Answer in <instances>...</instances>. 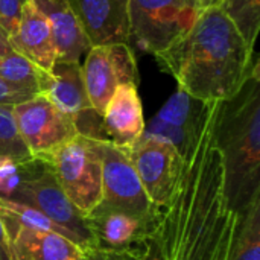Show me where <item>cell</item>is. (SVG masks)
Instances as JSON below:
<instances>
[{
	"instance_id": "484cf974",
	"label": "cell",
	"mask_w": 260,
	"mask_h": 260,
	"mask_svg": "<svg viewBox=\"0 0 260 260\" xmlns=\"http://www.w3.org/2000/svg\"><path fill=\"white\" fill-rule=\"evenodd\" d=\"M35 96L34 93L24 91L21 88H17L15 85L6 82L0 78V105H17L20 102H24Z\"/></svg>"
},
{
	"instance_id": "ac0fdd59",
	"label": "cell",
	"mask_w": 260,
	"mask_h": 260,
	"mask_svg": "<svg viewBox=\"0 0 260 260\" xmlns=\"http://www.w3.org/2000/svg\"><path fill=\"white\" fill-rule=\"evenodd\" d=\"M46 17L56 49V62L79 61L90 44L73 15L69 0H32Z\"/></svg>"
},
{
	"instance_id": "83f0119b",
	"label": "cell",
	"mask_w": 260,
	"mask_h": 260,
	"mask_svg": "<svg viewBox=\"0 0 260 260\" xmlns=\"http://www.w3.org/2000/svg\"><path fill=\"white\" fill-rule=\"evenodd\" d=\"M139 260H161L160 253H158V248H157V245H155V242L152 239H148L146 241L145 251H143L142 257Z\"/></svg>"
},
{
	"instance_id": "9a60e30c",
	"label": "cell",
	"mask_w": 260,
	"mask_h": 260,
	"mask_svg": "<svg viewBox=\"0 0 260 260\" xmlns=\"http://www.w3.org/2000/svg\"><path fill=\"white\" fill-rule=\"evenodd\" d=\"M87 218L88 227L104 248H128L152 238L158 222H149L131 213L98 206Z\"/></svg>"
},
{
	"instance_id": "7402d4cb",
	"label": "cell",
	"mask_w": 260,
	"mask_h": 260,
	"mask_svg": "<svg viewBox=\"0 0 260 260\" xmlns=\"http://www.w3.org/2000/svg\"><path fill=\"white\" fill-rule=\"evenodd\" d=\"M0 157H9L21 163L34 160L18 133L12 105H0Z\"/></svg>"
},
{
	"instance_id": "5bb4252c",
	"label": "cell",
	"mask_w": 260,
	"mask_h": 260,
	"mask_svg": "<svg viewBox=\"0 0 260 260\" xmlns=\"http://www.w3.org/2000/svg\"><path fill=\"white\" fill-rule=\"evenodd\" d=\"M143 107L137 84H120L110 98L104 114L102 129L105 139L119 148H131L145 133Z\"/></svg>"
},
{
	"instance_id": "603a6c76",
	"label": "cell",
	"mask_w": 260,
	"mask_h": 260,
	"mask_svg": "<svg viewBox=\"0 0 260 260\" xmlns=\"http://www.w3.org/2000/svg\"><path fill=\"white\" fill-rule=\"evenodd\" d=\"M35 158L26 163L12 160L9 157H0V198L11 200L20 183L29 175Z\"/></svg>"
},
{
	"instance_id": "f1b7e54d",
	"label": "cell",
	"mask_w": 260,
	"mask_h": 260,
	"mask_svg": "<svg viewBox=\"0 0 260 260\" xmlns=\"http://www.w3.org/2000/svg\"><path fill=\"white\" fill-rule=\"evenodd\" d=\"M11 50H12V47H11V44H9V37H8V34L0 27V56L9 53Z\"/></svg>"
},
{
	"instance_id": "2e32d148",
	"label": "cell",
	"mask_w": 260,
	"mask_h": 260,
	"mask_svg": "<svg viewBox=\"0 0 260 260\" xmlns=\"http://www.w3.org/2000/svg\"><path fill=\"white\" fill-rule=\"evenodd\" d=\"M12 260H79L84 250L52 232L3 222Z\"/></svg>"
},
{
	"instance_id": "7c38bea8",
	"label": "cell",
	"mask_w": 260,
	"mask_h": 260,
	"mask_svg": "<svg viewBox=\"0 0 260 260\" xmlns=\"http://www.w3.org/2000/svg\"><path fill=\"white\" fill-rule=\"evenodd\" d=\"M81 69L88 101L101 117L120 84L139 81L137 61L129 44L90 47Z\"/></svg>"
},
{
	"instance_id": "ffe728a7",
	"label": "cell",
	"mask_w": 260,
	"mask_h": 260,
	"mask_svg": "<svg viewBox=\"0 0 260 260\" xmlns=\"http://www.w3.org/2000/svg\"><path fill=\"white\" fill-rule=\"evenodd\" d=\"M216 8L233 23L245 43L254 49L260 29V0H219Z\"/></svg>"
},
{
	"instance_id": "30bf717a",
	"label": "cell",
	"mask_w": 260,
	"mask_h": 260,
	"mask_svg": "<svg viewBox=\"0 0 260 260\" xmlns=\"http://www.w3.org/2000/svg\"><path fill=\"white\" fill-rule=\"evenodd\" d=\"M38 94H43L56 108L70 116L78 134L107 140L102 129V117L93 110L88 101L79 61L55 62L52 70L43 75Z\"/></svg>"
},
{
	"instance_id": "4316f807",
	"label": "cell",
	"mask_w": 260,
	"mask_h": 260,
	"mask_svg": "<svg viewBox=\"0 0 260 260\" xmlns=\"http://www.w3.org/2000/svg\"><path fill=\"white\" fill-rule=\"evenodd\" d=\"M0 260H12L11 251H9V244H8V236L5 225L0 219Z\"/></svg>"
},
{
	"instance_id": "cb8c5ba5",
	"label": "cell",
	"mask_w": 260,
	"mask_h": 260,
	"mask_svg": "<svg viewBox=\"0 0 260 260\" xmlns=\"http://www.w3.org/2000/svg\"><path fill=\"white\" fill-rule=\"evenodd\" d=\"M146 242L128 248H104L94 247L84 250L79 260H139L145 251Z\"/></svg>"
},
{
	"instance_id": "277c9868",
	"label": "cell",
	"mask_w": 260,
	"mask_h": 260,
	"mask_svg": "<svg viewBox=\"0 0 260 260\" xmlns=\"http://www.w3.org/2000/svg\"><path fill=\"white\" fill-rule=\"evenodd\" d=\"M43 160L59 187L79 210L88 216L102 200V158L99 140L75 136Z\"/></svg>"
},
{
	"instance_id": "52a82bcc",
	"label": "cell",
	"mask_w": 260,
	"mask_h": 260,
	"mask_svg": "<svg viewBox=\"0 0 260 260\" xmlns=\"http://www.w3.org/2000/svg\"><path fill=\"white\" fill-rule=\"evenodd\" d=\"M218 102H206L177 90L145 126V134L169 142L186 161L195 152Z\"/></svg>"
},
{
	"instance_id": "8992f818",
	"label": "cell",
	"mask_w": 260,
	"mask_h": 260,
	"mask_svg": "<svg viewBox=\"0 0 260 260\" xmlns=\"http://www.w3.org/2000/svg\"><path fill=\"white\" fill-rule=\"evenodd\" d=\"M8 201L29 206L46 215L49 219L69 230L76 238L82 250L99 247L88 227L87 218L82 216L70 203L52 171L43 160L35 158L29 175L20 183L15 193Z\"/></svg>"
},
{
	"instance_id": "4fadbf2b",
	"label": "cell",
	"mask_w": 260,
	"mask_h": 260,
	"mask_svg": "<svg viewBox=\"0 0 260 260\" xmlns=\"http://www.w3.org/2000/svg\"><path fill=\"white\" fill-rule=\"evenodd\" d=\"M129 0H69L90 47L129 44Z\"/></svg>"
},
{
	"instance_id": "d4e9b609",
	"label": "cell",
	"mask_w": 260,
	"mask_h": 260,
	"mask_svg": "<svg viewBox=\"0 0 260 260\" xmlns=\"http://www.w3.org/2000/svg\"><path fill=\"white\" fill-rule=\"evenodd\" d=\"M26 2L27 0H0V27L8 37L17 29Z\"/></svg>"
},
{
	"instance_id": "e0dca14e",
	"label": "cell",
	"mask_w": 260,
	"mask_h": 260,
	"mask_svg": "<svg viewBox=\"0 0 260 260\" xmlns=\"http://www.w3.org/2000/svg\"><path fill=\"white\" fill-rule=\"evenodd\" d=\"M9 44L12 50L46 72H50L56 62V49L50 26L32 0L24 3L17 29L9 35Z\"/></svg>"
},
{
	"instance_id": "6da1fadb",
	"label": "cell",
	"mask_w": 260,
	"mask_h": 260,
	"mask_svg": "<svg viewBox=\"0 0 260 260\" xmlns=\"http://www.w3.org/2000/svg\"><path fill=\"white\" fill-rule=\"evenodd\" d=\"M216 111L184 161L172 201L161 209L151 238L161 260L232 259L241 215L227 207L222 192V163L213 139Z\"/></svg>"
},
{
	"instance_id": "ba28073f",
	"label": "cell",
	"mask_w": 260,
	"mask_h": 260,
	"mask_svg": "<svg viewBox=\"0 0 260 260\" xmlns=\"http://www.w3.org/2000/svg\"><path fill=\"white\" fill-rule=\"evenodd\" d=\"M99 146L102 158V200L99 206L158 222L161 209L151 203L126 151L110 140H99Z\"/></svg>"
},
{
	"instance_id": "3957f363",
	"label": "cell",
	"mask_w": 260,
	"mask_h": 260,
	"mask_svg": "<svg viewBox=\"0 0 260 260\" xmlns=\"http://www.w3.org/2000/svg\"><path fill=\"white\" fill-rule=\"evenodd\" d=\"M213 139L227 207L242 215L260 197V66L232 98L219 101Z\"/></svg>"
},
{
	"instance_id": "5b68a950",
	"label": "cell",
	"mask_w": 260,
	"mask_h": 260,
	"mask_svg": "<svg viewBox=\"0 0 260 260\" xmlns=\"http://www.w3.org/2000/svg\"><path fill=\"white\" fill-rule=\"evenodd\" d=\"M201 11L190 0H129V46L157 55L189 30Z\"/></svg>"
},
{
	"instance_id": "44dd1931",
	"label": "cell",
	"mask_w": 260,
	"mask_h": 260,
	"mask_svg": "<svg viewBox=\"0 0 260 260\" xmlns=\"http://www.w3.org/2000/svg\"><path fill=\"white\" fill-rule=\"evenodd\" d=\"M230 260H260V197L241 215L238 238Z\"/></svg>"
},
{
	"instance_id": "9c48e42d",
	"label": "cell",
	"mask_w": 260,
	"mask_h": 260,
	"mask_svg": "<svg viewBox=\"0 0 260 260\" xmlns=\"http://www.w3.org/2000/svg\"><path fill=\"white\" fill-rule=\"evenodd\" d=\"M125 151L151 203L165 209L178 187L184 168L183 157L169 142L145 133Z\"/></svg>"
},
{
	"instance_id": "8fae6325",
	"label": "cell",
	"mask_w": 260,
	"mask_h": 260,
	"mask_svg": "<svg viewBox=\"0 0 260 260\" xmlns=\"http://www.w3.org/2000/svg\"><path fill=\"white\" fill-rule=\"evenodd\" d=\"M18 133L34 158H43L78 136L70 116L56 108L43 94L12 107Z\"/></svg>"
},
{
	"instance_id": "d6986e66",
	"label": "cell",
	"mask_w": 260,
	"mask_h": 260,
	"mask_svg": "<svg viewBox=\"0 0 260 260\" xmlns=\"http://www.w3.org/2000/svg\"><path fill=\"white\" fill-rule=\"evenodd\" d=\"M44 73L46 70L15 50L0 56V78L24 91L38 94Z\"/></svg>"
},
{
	"instance_id": "7a4b0ae2",
	"label": "cell",
	"mask_w": 260,
	"mask_h": 260,
	"mask_svg": "<svg viewBox=\"0 0 260 260\" xmlns=\"http://www.w3.org/2000/svg\"><path fill=\"white\" fill-rule=\"evenodd\" d=\"M154 56L178 90L206 102L232 98L260 66L254 49L216 6L201 11L184 35Z\"/></svg>"
},
{
	"instance_id": "f546056e",
	"label": "cell",
	"mask_w": 260,
	"mask_h": 260,
	"mask_svg": "<svg viewBox=\"0 0 260 260\" xmlns=\"http://www.w3.org/2000/svg\"><path fill=\"white\" fill-rule=\"evenodd\" d=\"M193 5H197L200 9H207V8H213L219 3V0H190Z\"/></svg>"
}]
</instances>
